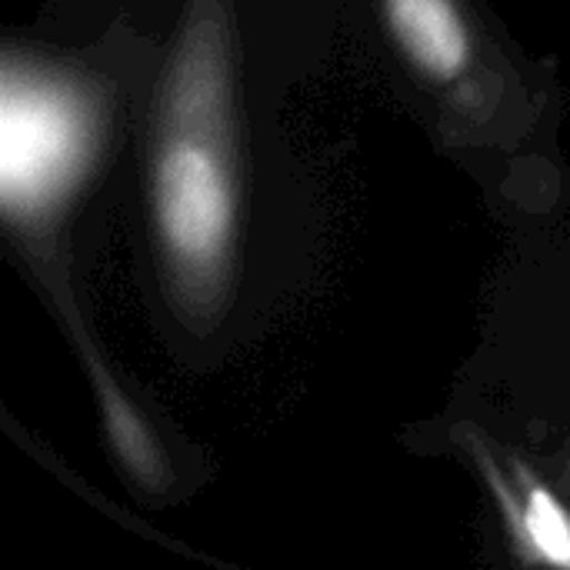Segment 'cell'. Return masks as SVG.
<instances>
[{"label":"cell","instance_id":"obj_1","mask_svg":"<svg viewBox=\"0 0 570 570\" xmlns=\"http://www.w3.org/2000/svg\"><path fill=\"white\" fill-rule=\"evenodd\" d=\"M154 214L164 261L190 297H210L234 244V170L227 147V40L217 13L184 33L154 157Z\"/></svg>","mask_w":570,"mask_h":570},{"label":"cell","instance_id":"obj_2","mask_svg":"<svg viewBox=\"0 0 570 570\" xmlns=\"http://www.w3.org/2000/svg\"><path fill=\"white\" fill-rule=\"evenodd\" d=\"M90 147L83 100L67 83L3 63L0 83V197L7 214L33 217L77 180Z\"/></svg>","mask_w":570,"mask_h":570},{"label":"cell","instance_id":"obj_3","mask_svg":"<svg viewBox=\"0 0 570 570\" xmlns=\"http://www.w3.org/2000/svg\"><path fill=\"white\" fill-rule=\"evenodd\" d=\"M387 20L407 57L431 77L451 80L471 57V37L454 0H387Z\"/></svg>","mask_w":570,"mask_h":570},{"label":"cell","instance_id":"obj_4","mask_svg":"<svg viewBox=\"0 0 570 570\" xmlns=\"http://www.w3.org/2000/svg\"><path fill=\"white\" fill-rule=\"evenodd\" d=\"M514 521L521 541L531 548L538 561L570 568V511L541 481H524V494Z\"/></svg>","mask_w":570,"mask_h":570}]
</instances>
